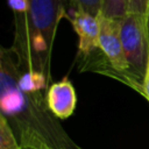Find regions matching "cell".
Here are the masks:
<instances>
[{"instance_id":"6da1fadb","label":"cell","mask_w":149,"mask_h":149,"mask_svg":"<svg viewBox=\"0 0 149 149\" xmlns=\"http://www.w3.org/2000/svg\"><path fill=\"white\" fill-rule=\"evenodd\" d=\"M20 61L10 48L0 54V107L22 148L81 149L62 128L47 101L48 90L28 91L20 86Z\"/></svg>"},{"instance_id":"7a4b0ae2","label":"cell","mask_w":149,"mask_h":149,"mask_svg":"<svg viewBox=\"0 0 149 149\" xmlns=\"http://www.w3.org/2000/svg\"><path fill=\"white\" fill-rule=\"evenodd\" d=\"M26 12L14 13V43L21 66L50 81L52 44L59 21L66 16L68 0H28Z\"/></svg>"},{"instance_id":"3957f363","label":"cell","mask_w":149,"mask_h":149,"mask_svg":"<svg viewBox=\"0 0 149 149\" xmlns=\"http://www.w3.org/2000/svg\"><path fill=\"white\" fill-rule=\"evenodd\" d=\"M120 35L129 72L143 83L149 66V34L146 15L128 13L120 20Z\"/></svg>"},{"instance_id":"277c9868","label":"cell","mask_w":149,"mask_h":149,"mask_svg":"<svg viewBox=\"0 0 149 149\" xmlns=\"http://www.w3.org/2000/svg\"><path fill=\"white\" fill-rule=\"evenodd\" d=\"M98 21H99V49L107 58L111 68L120 73L129 71V65L127 63L121 42L120 20L108 19L99 14Z\"/></svg>"},{"instance_id":"5b68a950","label":"cell","mask_w":149,"mask_h":149,"mask_svg":"<svg viewBox=\"0 0 149 149\" xmlns=\"http://www.w3.org/2000/svg\"><path fill=\"white\" fill-rule=\"evenodd\" d=\"M66 17L71 22L74 31L78 35L79 52L83 56H90L94 50L99 49V21L98 16H94L86 12L72 9L71 14H66Z\"/></svg>"},{"instance_id":"8992f818","label":"cell","mask_w":149,"mask_h":149,"mask_svg":"<svg viewBox=\"0 0 149 149\" xmlns=\"http://www.w3.org/2000/svg\"><path fill=\"white\" fill-rule=\"evenodd\" d=\"M50 111L57 119H68L74 112L77 104L76 91L70 80L63 79L50 85L47 93Z\"/></svg>"},{"instance_id":"52a82bcc","label":"cell","mask_w":149,"mask_h":149,"mask_svg":"<svg viewBox=\"0 0 149 149\" xmlns=\"http://www.w3.org/2000/svg\"><path fill=\"white\" fill-rule=\"evenodd\" d=\"M129 13V0H101L100 13L101 15L121 20Z\"/></svg>"},{"instance_id":"ba28073f","label":"cell","mask_w":149,"mask_h":149,"mask_svg":"<svg viewBox=\"0 0 149 149\" xmlns=\"http://www.w3.org/2000/svg\"><path fill=\"white\" fill-rule=\"evenodd\" d=\"M0 149H23L7 119L0 115Z\"/></svg>"},{"instance_id":"9c48e42d","label":"cell","mask_w":149,"mask_h":149,"mask_svg":"<svg viewBox=\"0 0 149 149\" xmlns=\"http://www.w3.org/2000/svg\"><path fill=\"white\" fill-rule=\"evenodd\" d=\"M68 2L74 10L86 12L94 16H98L100 13L101 0H68Z\"/></svg>"},{"instance_id":"30bf717a","label":"cell","mask_w":149,"mask_h":149,"mask_svg":"<svg viewBox=\"0 0 149 149\" xmlns=\"http://www.w3.org/2000/svg\"><path fill=\"white\" fill-rule=\"evenodd\" d=\"M149 0H129V13L147 15Z\"/></svg>"},{"instance_id":"8fae6325","label":"cell","mask_w":149,"mask_h":149,"mask_svg":"<svg viewBox=\"0 0 149 149\" xmlns=\"http://www.w3.org/2000/svg\"><path fill=\"white\" fill-rule=\"evenodd\" d=\"M8 5L12 8L13 13L26 12L29 7L28 0H8Z\"/></svg>"},{"instance_id":"7c38bea8","label":"cell","mask_w":149,"mask_h":149,"mask_svg":"<svg viewBox=\"0 0 149 149\" xmlns=\"http://www.w3.org/2000/svg\"><path fill=\"white\" fill-rule=\"evenodd\" d=\"M142 93L144 94V97H146L147 100L149 101V66H148L147 73H146L144 79H143V84H142Z\"/></svg>"},{"instance_id":"4fadbf2b","label":"cell","mask_w":149,"mask_h":149,"mask_svg":"<svg viewBox=\"0 0 149 149\" xmlns=\"http://www.w3.org/2000/svg\"><path fill=\"white\" fill-rule=\"evenodd\" d=\"M146 17H147V27H148V34H149V8H148V12H147Z\"/></svg>"},{"instance_id":"5bb4252c","label":"cell","mask_w":149,"mask_h":149,"mask_svg":"<svg viewBox=\"0 0 149 149\" xmlns=\"http://www.w3.org/2000/svg\"><path fill=\"white\" fill-rule=\"evenodd\" d=\"M23 149H37V148H33V147H26V148H23Z\"/></svg>"}]
</instances>
